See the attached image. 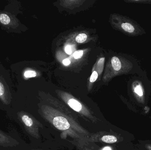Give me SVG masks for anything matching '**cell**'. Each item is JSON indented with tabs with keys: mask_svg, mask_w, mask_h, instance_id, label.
<instances>
[{
	"mask_svg": "<svg viewBox=\"0 0 151 150\" xmlns=\"http://www.w3.org/2000/svg\"><path fill=\"white\" fill-rule=\"evenodd\" d=\"M40 115L54 127L79 141H88L89 133L81 127L70 109L43 105Z\"/></svg>",
	"mask_w": 151,
	"mask_h": 150,
	"instance_id": "cell-1",
	"label": "cell"
},
{
	"mask_svg": "<svg viewBox=\"0 0 151 150\" xmlns=\"http://www.w3.org/2000/svg\"><path fill=\"white\" fill-rule=\"evenodd\" d=\"M17 115L26 131L35 139H40L39 129L43 128L42 124L32 114L24 111L18 112Z\"/></svg>",
	"mask_w": 151,
	"mask_h": 150,
	"instance_id": "cell-2",
	"label": "cell"
},
{
	"mask_svg": "<svg viewBox=\"0 0 151 150\" xmlns=\"http://www.w3.org/2000/svg\"><path fill=\"white\" fill-rule=\"evenodd\" d=\"M65 100L69 107L80 114L86 120L91 122L92 123H97V118L94 116L93 113L89 109L84 106L80 101L73 98H68Z\"/></svg>",
	"mask_w": 151,
	"mask_h": 150,
	"instance_id": "cell-3",
	"label": "cell"
},
{
	"mask_svg": "<svg viewBox=\"0 0 151 150\" xmlns=\"http://www.w3.org/2000/svg\"><path fill=\"white\" fill-rule=\"evenodd\" d=\"M19 145V141L17 139L0 129V148L13 150Z\"/></svg>",
	"mask_w": 151,
	"mask_h": 150,
	"instance_id": "cell-4",
	"label": "cell"
},
{
	"mask_svg": "<svg viewBox=\"0 0 151 150\" xmlns=\"http://www.w3.org/2000/svg\"><path fill=\"white\" fill-rule=\"evenodd\" d=\"M112 66L114 70L116 71H119L122 69V63L119 57L117 56H114L111 60Z\"/></svg>",
	"mask_w": 151,
	"mask_h": 150,
	"instance_id": "cell-5",
	"label": "cell"
},
{
	"mask_svg": "<svg viewBox=\"0 0 151 150\" xmlns=\"http://www.w3.org/2000/svg\"><path fill=\"white\" fill-rule=\"evenodd\" d=\"M99 141L105 143L113 144L117 141V138L111 135H104L99 138Z\"/></svg>",
	"mask_w": 151,
	"mask_h": 150,
	"instance_id": "cell-6",
	"label": "cell"
},
{
	"mask_svg": "<svg viewBox=\"0 0 151 150\" xmlns=\"http://www.w3.org/2000/svg\"><path fill=\"white\" fill-rule=\"evenodd\" d=\"M10 21V18L8 15L5 14L0 15V22L3 24H8L9 23Z\"/></svg>",
	"mask_w": 151,
	"mask_h": 150,
	"instance_id": "cell-7",
	"label": "cell"
},
{
	"mask_svg": "<svg viewBox=\"0 0 151 150\" xmlns=\"http://www.w3.org/2000/svg\"><path fill=\"white\" fill-rule=\"evenodd\" d=\"M126 1L129 3L151 4V0H128Z\"/></svg>",
	"mask_w": 151,
	"mask_h": 150,
	"instance_id": "cell-8",
	"label": "cell"
},
{
	"mask_svg": "<svg viewBox=\"0 0 151 150\" xmlns=\"http://www.w3.org/2000/svg\"><path fill=\"white\" fill-rule=\"evenodd\" d=\"M87 35L85 33H81L78 34L76 38V40L78 43H83L86 40Z\"/></svg>",
	"mask_w": 151,
	"mask_h": 150,
	"instance_id": "cell-9",
	"label": "cell"
},
{
	"mask_svg": "<svg viewBox=\"0 0 151 150\" xmlns=\"http://www.w3.org/2000/svg\"><path fill=\"white\" fill-rule=\"evenodd\" d=\"M36 75H37V74H36V72L34 70H26L24 73V76L26 78L35 77L36 76Z\"/></svg>",
	"mask_w": 151,
	"mask_h": 150,
	"instance_id": "cell-10",
	"label": "cell"
},
{
	"mask_svg": "<svg viewBox=\"0 0 151 150\" xmlns=\"http://www.w3.org/2000/svg\"><path fill=\"white\" fill-rule=\"evenodd\" d=\"M98 76V75L97 72L96 71H93V73L91 74L90 78V81L91 82H94L97 79Z\"/></svg>",
	"mask_w": 151,
	"mask_h": 150,
	"instance_id": "cell-11",
	"label": "cell"
},
{
	"mask_svg": "<svg viewBox=\"0 0 151 150\" xmlns=\"http://www.w3.org/2000/svg\"><path fill=\"white\" fill-rule=\"evenodd\" d=\"M83 55V50H78L76 51L73 54V57L76 59H79Z\"/></svg>",
	"mask_w": 151,
	"mask_h": 150,
	"instance_id": "cell-12",
	"label": "cell"
},
{
	"mask_svg": "<svg viewBox=\"0 0 151 150\" xmlns=\"http://www.w3.org/2000/svg\"><path fill=\"white\" fill-rule=\"evenodd\" d=\"M65 51L66 53L68 54H71L72 53V48L71 46L69 45L66 46L65 48Z\"/></svg>",
	"mask_w": 151,
	"mask_h": 150,
	"instance_id": "cell-13",
	"label": "cell"
},
{
	"mask_svg": "<svg viewBox=\"0 0 151 150\" xmlns=\"http://www.w3.org/2000/svg\"><path fill=\"white\" fill-rule=\"evenodd\" d=\"M63 64L65 66H68L70 64V61L68 59H65L63 60Z\"/></svg>",
	"mask_w": 151,
	"mask_h": 150,
	"instance_id": "cell-14",
	"label": "cell"
},
{
	"mask_svg": "<svg viewBox=\"0 0 151 150\" xmlns=\"http://www.w3.org/2000/svg\"><path fill=\"white\" fill-rule=\"evenodd\" d=\"M103 150H112L111 149L110 147H106L103 149Z\"/></svg>",
	"mask_w": 151,
	"mask_h": 150,
	"instance_id": "cell-15",
	"label": "cell"
},
{
	"mask_svg": "<svg viewBox=\"0 0 151 150\" xmlns=\"http://www.w3.org/2000/svg\"><path fill=\"white\" fill-rule=\"evenodd\" d=\"M42 150L37 149V150Z\"/></svg>",
	"mask_w": 151,
	"mask_h": 150,
	"instance_id": "cell-16",
	"label": "cell"
}]
</instances>
